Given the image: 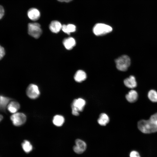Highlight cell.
Masks as SVG:
<instances>
[{"instance_id": "6da1fadb", "label": "cell", "mask_w": 157, "mask_h": 157, "mask_svg": "<svg viewBox=\"0 0 157 157\" xmlns=\"http://www.w3.org/2000/svg\"><path fill=\"white\" fill-rule=\"evenodd\" d=\"M138 127L141 132L144 133L157 132V113L151 116L148 120L139 121L138 123Z\"/></svg>"}, {"instance_id": "7a4b0ae2", "label": "cell", "mask_w": 157, "mask_h": 157, "mask_svg": "<svg viewBox=\"0 0 157 157\" xmlns=\"http://www.w3.org/2000/svg\"><path fill=\"white\" fill-rule=\"evenodd\" d=\"M86 104V101L83 98L74 99L71 104L72 114L75 116H78L79 112L83 110Z\"/></svg>"}, {"instance_id": "3957f363", "label": "cell", "mask_w": 157, "mask_h": 157, "mask_svg": "<svg viewBox=\"0 0 157 157\" xmlns=\"http://www.w3.org/2000/svg\"><path fill=\"white\" fill-rule=\"evenodd\" d=\"M117 68L122 71H126L131 64V60L129 56L123 55L115 60Z\"/></svg>"}, {"instance_id": "277c9868", "label": "cell", "mask_w": 157, "mask_h": 157, "mask_svg": "<svg viewBox=\"0 0 157 157\" xmlns=\"http://www.w3.org/2000/svg\"><path fill=\"white\" fill-rule=\"evenodd\" d=\"M112 28L108 25L102 23L96 24L93 29L94 34L97 36L103 35L111 32Z\"/></svg>"}, {"instance_id": "5b68a950", "label": "cell", "mask_w": 157, "mask_h": 157, "mask_svg": "<svg viewBox=\"0 0 157 157\" xmlns=\"http://www.w3.org/2000/svg\"><path fill=\"white\" fill-rule=\"evenodd\" d=\"M10 119L14 126H18L25 123L26 120V117L23 113L16 112L11 116Z\"/></svg>"}, {"instance_id": "8992f818", "label": "cell", "mask_w": 157, "mask_h": 157, "mask_svg": "<svg viewBox=\"0 0 157 157\" xmlns=\"http://www.w3.org/2000/svg\"><path fill=\"white\" fill-rule=\"evenodd\" d=\"M28 33L31 36L38 38L42 33L40 24L37 23H30L28 25Z\"/></svg>"}, {"instance_id": "52a82bcc", "label": "cell", "mask_w": 157, "mask_h": 157, "mask_svg": "<svg viewBox=\"0 0 157 157\" xmlns=\"http://www.w3.org/2000/svg\"><path fill=\"white\" fill-rule=\"evenodd\" d=\"M26 93L27 96L31 99H34L38 98L40 94V92L38 87L33 84H30L27 87Z\"/></svg>"}, {"instance_id": "ba28073f", "label": "cell", "mask_w": 157, "mask_h": 157, "mask_svg": "<svg viewBox=\"0 0 157 157\" xmlns=\"http://www.w3.org/2000/svg\"><path fill=\"white\" fill-rule=\"evenodd\" d=\"M75 143L76 145L73 147V149L76 153L81 154L85 151L87 148V145L84 141L77 139L75 140Z\"/></svg>"}, {"instance_id": "9c48e42d", "label": "cell", "mask_w": 157, "mask_h": 157, "mask_svg": "<svg viewBox=\"0 0 157 157\" xmlns=\"http://www.w3.org/2000/svg\"><path fill=\"white\" fill-rule=\"evenodd\" d=\"M12 100L11 98L0 94V112L6 113L7 106Z\"/></svg>"}, {"instance_id": "30bf717a", "label": "cell", "mask_w": 157, "mask_h": 157, "mask_svg": "<svg viewBox=\"0 0 157 157\" xmlns=\"http://www.w3.org/2000/svg\"><path fill=\"white\" fill-rule=\"evenodd\" d=\"M20 108V105L18 102L12 100L8 104L7 109L10 113L13 114L17 112Z\"/></svg>"}, {"instance_id": "8fae6325", "label": "cell", "mask_w": 157, "mask_h": 157, "mask_svg": "<svg viewBox=\"0 0 157 157\" xmlns=\"http://www.w3.org/2000/svg\"><path fill=\"white\" fill-rule=\"evenodd\" d=\"M124 83L126 86L130 88H133L137 85V83L135 77L131 75L129 77L125 79Z\"/></svg>"}, {"instance_id": "7c38bea8", "label": "cell", "mask_w": 157, "mask_h": 157, "mask_svg": "<svg viewBox=\"0 0 157 157\" xmlns=\"http://www.w3.org/2000/svg\"><path fill=\"white\" fill-rule=\"evenodd\" d=\"M27 15L30 19L33 21H35L39 18L40 16V13L37 9L32 8L28 10Z\"/></svg>"}, {"instance_id": "4fadbf2b", "label": "cell", "mask_w": 157, "mask_h": 157, "mask_svg": "<svg viewBox=\"0 0 157 157\" xmlns=\"http://www.w3.org/2000/svg\"><path fill=\"white\" fill-rule=\"evenodd\" d=\"M97 122L99 125L106 126L110 122V118L106 113H102L100 114Z\"/></svg>"}, {"instance_id": "5bb4252c", "label": "cell", "mask_w": 157, "mask_h": 157, "mask_svg": "<svg viewBox=\"0 0 157 157\" xmlns=\"http://www.w3.org/2000/svg\"><path fill=\"white\" fill-rule=\"evenodd\" d=\"M138 97L137 92L134 90H131L125 96L127 100L131 103L135 102L137 100Z\"/></svg>"}, {"instance_id": "9a60e30c", "label": "cell", "mask_w": 157, "mask_h": 157, "mask_svg": "<svg viewBox=\"0 0 157 157\" xmlns=\"http://www.w3.org/2000/svg\"><path fill=\"white\" fill-rule=\"evenodd\" d=\"M63 43L65 47L68 50H70L72 49L76 44L75 39L71 37L64 39Z\"/></svg>"}, {"instance_id": "2e32d148", "label": "cell", "mask_w": 157, "mask_h": 157, "mask_svg": "<svg viewBox=\"0 0 157 157\" xmlns=\"http://www.w3.org/2000/svg\"><path fill=\"white\" fill-rule=\"evenodd\" d=\"M62 26L59 22L57 21H53L50 24L49 28L52 32L57 33L62 29Z\"/></svg>"}, {"instance_id": "e0dca14e", "label": "cell", "mask_w": 157, "mask_h": 157, "mask_svg": "<svg viewBox=\"0 0 157 157\" xmlns=\"http://www.w3.org/2000/svg\"><path fill=\"white\" fill-rule=\"evenodd\" d=\"M86 73L83 70H79L77 71L74 76V79L76 81L80 83L85 81L86 78Z\"/></svg>"}, {"instance_id": "ac0fdd59", "label": "cell", "mask_w": 157, "mask_h": 157, "mask_svg": "<svg viewBox=\"0 0 157 157\" xmlns=\"http://www.w3.org/2000/svg\"><path fill=\"white\" fill-rule=\"evenodd\" d=\"M65 121V118L63 116L59 115H55L53 117L52 122L53 124L56 126L60 127L64 124Z\"/></svg>"}, {"instance_id": "d6986e66", "label": "cell", "mask_w": 157, "mask_h": 157, "mask_svg": "<svg viewBox=\"0 0 157 157\" xmlns=\"http://www.w3.org/2000/svg\"><path fill=\"white\" fill-rule=\"evenodd\" d=\"M62 29L64 33L69 35L76 31V27L73 24H64L62 26Z\"/></svg>"}, {"instance_id": "ffe728a7", "label": "cell", "mask_w": 157, "mask_h": 157, "mask_svg": "<svg viewBox=\"0 0 157 157\" xmlns=\"http://www.w3.org/2000/svg\"><path fill=\"white\" fill-rule=\"evenodd\" d=\"M22 148L24 151L28 153L31 151L33 149L32 146L30 142L27 140H24L22 144Z\"/></svg>"}, {"instance_id": "44dd1931", "label": "cell", "mask_w": 157, "mask_h": 157, "mask_svg": "<svg viewBox=\"0 0 157 157\" xmlns=\"http://www.w3.org/2000/svg\"><path fill=\"white\" fill-rule=\"evenodd\" d=\"M148 97L149 100L152 102H157V92L155 90H150L148 92Z\"/></svg>"}, {"instance_id": "7402d4cb", "label": "cell", "mask_w": 157, "mask_h": 157, "mask_svg": "<svg viewBox=\"0 0 157 157\" xmlns=\"http://www.w3.org/2000/svg\"><path fill=\"white\" fill-rule=\"evenodd\" d=\"M5 54L4 48L0 45V60L2 59Z\"/></svg>"}, {"instance_id": "603a6c76", "label": "cell", "mask_w": 157, "mask_h": 157, "mask_svg": "<svg viewBox=\"0 0 157 157\" xmlns=\"http://www.w3.org/2000/svg\"><path fill=\"white\" fill-rule=\"evenodd\" d=\"M129 156L130 157H140L138 152L135 151H131L130 154Z\"/></svg>"}, {"instance_id": "cb8c5ba5", "label": "cell", "mask_w": 157, "mask_h": 157, "mask_svg": "<svg viewBox=\"0 0 157 157\" xmlns=\"http://www.w3.org/2000/svg\"><path fill=\"white\" fill-rule=\"evenodd\" d=\"M4 14V10L3 7L0 5V19H1Z\"/></svg>"}, {"instance_id": "d4e9b609", "label": "cell", "mask_w": 157, "mask_h": 157, "mask_svg": "<svg viewBox=\"0 0 157 157\" xmlns=\"http://www.w3.org/2000/svg\"><path fill=\"white\" fill-rule=\"evenodd\" d=\"M60 2H68L72 1V0H57Z\"/></svg>"}, {"instance_id": "484cf974", "label": "cell", "mask_w": 157, "mask_h": 157, "mask_svg": "<svg viewBox=\"0 0 157 157\" xmlns=\"http://www.w3.org/2000/svg\"><path fill=\"white\" fill-rule=\"evenodd\" d=\"M3 118V116L2 115H0V122L2 120Z\"/></svg>"}]
</instances>
